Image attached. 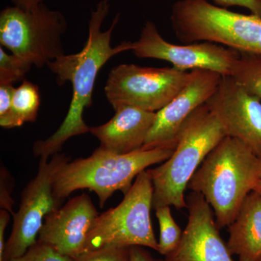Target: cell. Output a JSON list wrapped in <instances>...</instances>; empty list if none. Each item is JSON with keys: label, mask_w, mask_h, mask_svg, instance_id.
<instances>
[{"label": "cell", "mask_w": 261, "mask_h": 261, "mask_svg": "<svg viewBox=\"0 0 261 261\" xmlns=\"http://www.w3.org/2000/svg\"><path fill=\"white\" fill-rule=\"evenodd\" d=\"M110 0H100L91 10L88 38L83 49L75 54L62 56L49 62L47 66L56 75L58 85L70 82L73 96L69 110L61 126L45 140L36 141L33 152L39 159H49L58 153L71 137L85 135L90 127L83 118L84 111L92 104V94L99 70L113 56L132 50V42H123L116 47L111 46L113 31L119 23L120 14L113 19L111 27L102 31L105 19L110 13Z\"/></svg>", "instance_id": "1"}, {"label": "cell", "mask_w": 261, "mask_h": 261, "mask_svg": "<svg viewBox=\"0 0 261 261\" xmlns=\"http://www.w3.org/2000/svg\"><path fill=\"white\" fill-rule=\"evenodd\" d=\"M261 159L238 139L225 137L207 154L187 189L203 196L218 227L229 226L253 190Z\"/></svg>", "instance_id": "2"}, {"label": "cell", "mask_w": 261, "mask_h": 261, "mask_svg": "<svg viewBox=\"0 0 261 261\" xmlns=\"http://www.w3.org/2000/svg\"><path fill=\"white\" fill-rule=\"evenodd\" d=\"M225 137L219 119L205 103L196 109L182 125L171 157L159 167L147 169L153 186L152 208H187L185 192L189 182Z\"/></svg>", "instance_id": "3"}, {"label": "cell", "mask_w": 261, "mask_h": 261, "mask_svg": "<svg viewBox=\"0 0 261 261\" xmlns=\"http://www.w3.org/2000/svg\"><path fill=\"white\" fill-rule=\"evenodd\" d=\"M174 149L159 147L120 154L99 147L89 157L70 161L61 168L55 177L53 193L57 199L64 201L75 190L88 189L97 194L102 208L115 192L126 195L140 173L166 161Z\"/></svg>", "instance_id": "4"}, {"label": "cell", "mask_w": 261, "mask_h": 261, "mask_svg": "<svg viewBox=\"0 0 261 261\" xmlns=\"http://www.w3.org/2000/svg\"><path fill=\"white\" fill-rule=\"evenodd\" d=\"M171 27L184 44L215 43L261 55V18L211 4L207 0H178L171 8Z\"/></svg>", "instance_id": "5"}, {"label": "cell", "mask_w": 261, "mask_h": 261, "mask_svg": "<svg viewBox=\"0 0 261 261\" xmlns=\"http://www.w3.org/2000/svg\"><path fill=\"white\" fill-rule=\"evenodd\" d=\"M153 186L147 170L136 178L116 207L98 215L89 230L84 252L102 247L141 246L159 250L150 212Z\"/></svg>", "instance_id": "6"}, {"label": "cell", "mask_w": 261, "mask_h": 261, "mask_svg": "<svg viewBox=\"0 0 261 261\" xmlns=\"http://www.w3.org/2000/svg\"><path fill=\"white\" fill-rule=\"evenodd\" d=\"M65 15L44 3L25 10L8 7L0 13V43L12 54L38 68L65 55Z\"/></svg>", "instance_id": "7"}, {"label": "cell", "mask_w": 261, "mask_h": 261, "mask_svg": "<svg viewBox=\"0 0 261 261\" xmlns=\"http://www.w3.org/2000/svg\"><path fill=\"white\" fill-rule=\"evenodd\" d=\"M190 75L173 67L121 64L110 72L105 93L114 110L128 106L157 113L181 92Z\"/></svg>", "instance_id": "8"}, {"label": "cell", "mask_w": 261, "mask_h": 261, "mask_svg": "<svg viewBox=\"0 0 261 261\" xmlns=\"http://www.w3.org/2000/svg\"><path fill=\"white\" fill-rule=\"evenodd\" d=\"M70 158L63 153L51 156L50 161L39 160L37 176L29 181L20 195L18 211L13 215L11 234L7 241L0 261L20 256L37 241L38 235L46 216L61 207L63 201L53 193L57 173L70 162Z\"/></svg>", "instance_id": "9"}, {"label": "cell", "mask_w": 261, "mask_h": 261, "mask_svg": "<svg viewBox=\"0 0 261 261\" xmlns=\"http://www.w3.org/2000/svg\"><path fill=\"white\" fill-rule=\"evenodd\" d=\"M132 53L139 58H152L172 63L181 71L203 69L231 75L240 53L212 42L171 44L163 39L154 22L147 20L140 38L132 42Z\"/></svg>", "instance_id": "10"}, {"label": "cell", "mask_w": 261, "mask_h": 261, "mask_svg": "<svg viewBox=\"0 0 261 261\" xmlns=\"http://www.w3.org/2000/svg\"><path fill=\"white\" fill-rule=\"evenodd\" d=\"M219 119L226 137L246 144L261 159V100L231 75H223L205 102Z\"/></svg>", "instance_id": "11"}, {"label": "cell", "mask_w": 261, "mask_h": 261, "mask_svg": "<svg viewBox=\"0 0 261 261\" xmlns=\"http://www.w3.org/2000/svg\"><path fill=\"white\" fill-rule=\"evenodd\" d=\"M222 76L212 70H191L188 82L181 92L156 113L153 124L141 149L166 147L176 149V139L182 125L214 94Z\"/></svg>", "instance_id": "12"}, {"label": "cell", "mask_w": 261, "mask_h": 261, "mask_svg": "<svg viewBox=\"0 0 261 261\" xmlns=\"http://www.w3.org/2000/svg\"><path fill=\"white\" fill-rule=\"evenodd\" d=\"M187 202L188 220L181 241L163 261H233L203 196L192 192Z\"/></svg>", "instance_id": "13"}, {"label": "cell", "mask_w": 261, "mask_h": 261, "mask_svg": "<svg viewBox=\"0 0 261 261\" xmlns=\"http://www.w3.org/2000/svg\"><path fill=\"white\" fill-rule=\"evenodd\" d=\"M98 215L92 199L82 193L46 216L37 240L75 258L84 253L87 235Z\"/></svg>", "instance_id": "14"}, {"label": "cell", "mask_w": 261, "mask_h": 261, "mask_svg": "<svg viewBox=\"0 0 261 261\" xmlns=\"http://www.w3.org/2000/svg\"><path fill=\"white\" fill-rule=\"evenodd\" d=\"M114 116L105 124L90 127L100 142L99 147L113 153L123 154L140 150L153 124L156 113L134 106H120Z\"/></svg>", "instance_id": "15"}, {"label": "cell", "mask_w": 261, "mask_h": 261, "mask_svg": "<svg viewBox=\"0 0 261 261\" xmlns=\"http://www.w3.org/2000/svg\"><path fill=\"white\" fill-rule=\"evenodd\" d=\"M227 243L231 255L240 261L261 258V197L252 191L244 200L236 217L228 226Z\"/></svg>", "instance_id": "16"}, {"label": "cell", "mask_w": 261, "mask_h": 261, "mask_svg": "<svg viewBox=\"0 0 261 261\" xmlns=\"http://www.w3.org/2000/svg\"><path fill=\"white\" fill-rule=\"evenodd\" d=\"M40 106V93L37 85L23 81L15 88L9 114L0 119V126L4 128L21 126L23 123L37 120Z\"/></svg>", "instance_id": "17"}, {"label": "cell", "mask_w": 261, "mask_h": 261, "mask_svg": "<svg viewBox=\"0 0 261 261\" xmlns=\"http://www.w3.org/2000/svg\"><path fill=\"white\" fill-rule=\"evenodd\" d=\"M231 76L247 92L261 100V55L239 51Z\"/></svg>", "instance_id": "18"}, {"label": "cell", "mask_w": 261, "mask_h": 261, "mask_svg": "<svg viewBox=\"0 0 261 261\" xmlns=\"http://www.w3.org/2000/svg\"><path fill=\"white\" fill-rule=\"evenodd\" d=\"M155 215L160 227L158 252L166 256L178 246L183 231L173 219L170 206L158 207L155 209Z\"/></svg>", "instance_id": "19"}, {"label": "cell", "mask_w": 261, "mask_h": 261, "mask_svg": "<svg viewBox=\"0 0 261 261\" xmlns=\"http://www.w3.org/2000/svg\"><path fill=\"white\" fill-rule=\"evenodd\" d=\"M32 65L29 62L5 53L0 47V84H13L24 80Z\"/></svg>", "instance_id": "20"}, {"label": "cell", "mask_w": 261, "mask_h": 261, "mask_svg": "<svg viewBox=\"0 0 261 261\" xmlns=\"http://www.w3.org/2000/svg\"><path fill=\"white\" fill-rule=\"evenodd\" d=\"M8 261H73V258L62 255L51 245L37 240L23 255Z\"/></svg>", "instance_id": "21"}, {"label": "cell", "mask_w": 261, "mask_h": 261, "mask_svg": "<svg viewBox=\"0 0 261 261\" xmlns=\"http://www.w3.org/2000/svg\"><path fill=\"white\" fill-rule=\"evenodd\" d=\"M73 261H130L129 247H102L84 252Z\"/></svg>", "instance_id": "22"}, {"label": "cell", "mask_w": 261, "mask_h": 261, "mask_svg": "<svg viewBox=\"0 0 261 261\" xmlns=\"http://www.w3.org/2000/svg\"><path fill=\"white\" fill-rule=\"evenodd\" d=\"M14 187V179L9 171L2 165L0 169V207L8 211L12 216L14 215L13 205L14 201L11 194Z\"/></svg>", "instance_id": "23"}, {"label": "cell", "mask_w": 261, "mask_h": 261, "mask_svg": "<svg viewBox=\"0 0 261 261\" xmlns=\"http://www.w3.org/2000/svg\"><path fill=\"white\" fill-rule=\"evenodd\" d=\"M217 6L226 8L238 6L250 10L252 15L261 18V0H214Z\"/></svg>", "instance_id": "24"}, {"label": "cell", "mask_w": 261, "mask_h": 261, "mask_svg": "<svg viewBox=\"0 0 261 261\" xmlns=\"http://www.w3.org/2000/svg\"><path fill=\"white\" fill-rule=\"evenodd\" d=\"M15 89L13 84H0V119L10 112Z\"/></svg>", "instance_id": "25"}, {"label": "cell", "mask_w": 261, "mask_h": 261, "mask_svg": "<svg viewBox=\"0 0 261 261\" xmlns=\"http://www.w3.org/2000/svg\"><path fill=\"white\" fill-rule=\"evenodd\" d=\"M10 215L11 214L8 211L3 209L0 210V259L3 256L6 245L5 242V229L9 224Z\"/></svg>", "instance_id": "26"}, {"label": "cell", "mask_w": 261, "mask_h": 261, "mask_svg": "<svg viewBox=\"0 0 261 261\" xmlns=\"http://www.w3.org/2000/svg\"><path fill=\"white\" fill-rule=\"evenodd\" d=\"M129 250L130 261H163L154 258L144 247L132 246Z\"/></svg>", "instance_id": "27"}, {"label": "cell", "mask_w": 261, "mask_h": 261, "mask_svg": "<svg viewBox=\"0 0 261 261\" xmlns=\"http://www.w3.org/2000/svg\"><path fill=\"white\" fill-rule=\"evenodd\" d=\"M14 6L23 9H32L38 6L41 3H44V0H10Z\"/></svg>", "instance_id": "28"}, {"label": "cell", "mask_w": 261, "mask_h": 261, "mask_svg": "<svg viewBox=\"0 0 261 261\" xmlns=\"http://www.w3.org/2000/svg\"><path fill=\"white\" fill-rule=\"evenodd\" d=\"M252 191L256 192L257 195L261 197V164L260 170H259L258 175L256 181H255V185H254L253 190Z\"/></svg>", "instance_id": "29"}, {"label": "cell", "mask_w": 261, "mask_h": 261, "mask_svg": "<svg viewBox=\"0 0 261 261\" xmlns=\"http://www.w3.org/2000/svg\"><path fill=\"white\" fill-rule=\"evenodd\" d=\"M258 261H261V258L260 259V260H259Z\"/></svg>", "instance_id": "30"}]
</instances>
